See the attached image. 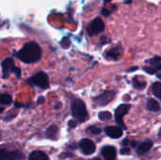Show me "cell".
<instances>
[{
    "label": "cell",
    "mask_w": 161,
    "mask_h": 160,
    "mask_svg": "<svg viewBox=\"0 0 161 160\" xmlns=\"http://www.w3.org/2000/svg\"><path fill=\"white\" fill-rule=\"evenodd\" d=\"M130 153V149L129 148H123L122 150H121V154L122 155H127V154H129Z\"/></svg>",
    "instance_id": "cell-23"
},
{
    "label": "cell",
    "mask_w": 161,
    "mask_h": 160,
    "mask_svg": "<svg viewBox=\"0 0 161 160\" xmlns=\"http://www.w3.org/2000/svg\"><path fill=\"white\" fill-rule=\"evenodd\" d=\"M104 29H105V24L101 18H95L90 24V25L88 27V31L91 36L97 35V34L101 33L102 31H104Z\"/></svg>",
    "instance_id": "cell-7"
},
{
    "label": "cell",
    "mask_w": 161,
    "mask_h": 160,
    "mask_svg": "<svg viewBox=\"0 0 161 160\" xmlns=\"http://www.w3.org/2000/svg\"><path fill=\"white\" fill-rule=\"evenodd\" d=\"M122 56V49L119 48V47H116V48H113L109 51L107 52L106 54V57L109 59H112V60H117L121 58Z\"/></svg>",
    "instance_id": "cell-13"
},
{
    "label": "cell",
    "mask_w": 161,
    "mask_h": 160,
    "mask_svg": "<svg viewBox=\"0 0 161 160\" xmlns=\"http://www.w3.org/2000/svg\"><path fill=\"white\" fill-rule=\"evenodd\" d=\"M146 62H147L148 64H150V65H155V64L160 63L161 58L160 57H155V58H151V59H148Z\"/></svg>",
    "instance_id": "cell-21"
},
{
    "label": "cell",
    "mask_w": 161,
    "mask_h": 160,
    "mask_svg": "<svg viewBox=\"0 0 161 160\" xmlns=\"http://www.w3.org/2000/svg\"><path fill=\"white\" fill-rule=\"evenodd\" d=\"M101 153L105 160H116V149L113 146L103 147Z\"/></svg>",
    "instance_id": "cell-11"
},
{
    "label": "cell",
    "mask_w": 161,
    "mask_h": 160,
    "mask_svg": "<svg viewBox=\"0 0 161 160\" xmlns=\"http://www.w3.org/2000/svg\"><path fill=\"white\" fill-rule=\"evenodd\" d=\"M105 132L111 139H119L123 136V130L118 126H108L105 128Z\"/></svg>",
    "instance_id": "cell-10"
},
{
    "label": "cell",
    "mask_w": 161,
    "mask_h": 160,
    "mask_svg": "<svg viewBox=\"0 0 161 160\" xmlns=\"http://www.w3.org/2000/svg\"><path fill=\"white\" fill-rule=\"evenodd\" d=\"M43 102V98L42 97V98H40V100L38 101V104H41V103H42Z\"/></svg>",
    "instance_id": "cell-27"
},
{
    "label": "cell",
    "mask_w": 161,
    "mask_h": 160,
    "mask_svg": "<svg viewBox=\"0 0 161 160\" xmlns=\"http://www.w3.org/2000/svg\"><path fill=\"white\" fill-rule=\"evenodd\" d=\"M79 146L85 155H92L95 152V144L89 139H83L79 142Z\"/></svg>",
    "instance_id": "cell-9"
},
{
    "label": "cell",
    "mask_w": 161,
    "mask_h": 160,
    "mask_svg": "<svg viewBox=\"0 0 161 160\" xmlns=\"http://www.w3.org/2000/svg\"><path fill=\"white\" fill-rule=\"evenodd\" d=\"M15 71L16 67L14 65V61L12 58H6L2 62V73L4 78L8 76L11 73H15Z\"/></svg>",
    "instance_id": "cell-8"
},
{
    "label": "cell",
    "mask_w": 161,
    "mask_h": 160,
    "mask_svg": "<svg viewBox=\"0 0 161 160\" xmlns=\"http://www.w3.org/2000/svg\"><path fill=\"white\" fill-rule=\"evenodd\" d=\"M133 85H134V87H135L136 89H138V90H142V89H144L145 86H146L145 82L139 80L137 77H135V78L133 79Z\"/></svg>",
    "instance_id": "cell-19"
},
{
    "label": "cell",
    "mask_w": 161,
    "mask_h": 160,
    "mask_svg": "<svg viewBox=\"0 0 161 160\" xmlns=\"http://www.w3.org/2000/svg\"><path fill=\"white\" fill-rule=\"evenodd\" d=\"M152 146H153V142L151 141H144V142H142V143L138 145L137 153L139 155H143V154L147 153L148 151H150Z\"/></svg>",
    "instance_id": "cell-12"
},
{
    "label": "cell",
    "mask_w": 161,
    "mask_h": 160,
    "mask_svg": "<svg viewBox=\"0 0 161 160\" xmlns=\"http://www.w3.org/2000/svg\"><path fill=\"white\" fill-rule=\"evenodd\" d=\"M98 117L101 121H107L111 118V113L108 111H102L98 114Z\"/></svg>",
    "instance_id": "cell-20"
},
{
    "label": "cell",
    "mask_w": 161,
    "mask_h": 160,
    "mask_svg": "<svg viewBox=\"0 0 161 160\" xmlns=\"http://www.w3.org/2000/svg\"><path fill=\"white\" fill-rule=\"evenodd\" d=\"M146 107H147V109L150 110V111H152V112H157V111H159L160 110V105H159V103L156 99H153V98H150V99L147 100Z\"/></svg>",
    "instance_id": "cell-14"
},
{
    "label": "cell",
    "mask_w": 161,
    "mask_h": 160,
    "mask_svg": "<svg viewBox=\"0 0 161 160\" xmlns=\"http://www.w3.org/2000/svg\"><path fill=\"white\" fill-rule=\"evenodd\" d=\"M17 57L25 63H34L40 60L42 57V49L40 45L34 41L25 43L17 53Z\"/></svg>",
    "instance_id": "cell-1"
},
{
    "label": "cell",
    "mask_w": 161,
    "mask_h": 160,
    "mask_svg": "<svg viewBox=\"0 0 161 160\" xmlns=\"http://www.w3.org/2000/svg\"><path fill=\"white\" fill-rule=\"evenodd\" d=\"M158 136H159V137H161V128L159 129V132H158Z\"/></svg>",
    "instance_id": "cell-28"
},
{
    "label": "cell",
    "mask_w": 161,
    "mask_h": 160,
    "mask_svg": "<svg viewBox=\"0 0 161 160\" xmlns=\"http://www.w3.org/2000/svg\"><path fill=\"white\" fill-rule=\"evenodd\" d=\"M24 155L21 151H8L3 147H0V160H21Z\"/></svg>",
    "instance_id": "cell-5"
},
{
    "label": "cell",
    "mask_w": 161,
    "mask_h": 160,
    "mask_svg": "<svg viewBox=\"0 0 161 160\" xmlns=\"http://www.w3.org/2000/svg\"><path fill=\"white\" fill-rule=\"evenodd\" d=\"M91 160H100L99 158H94V159H91Z\"/></svg>",
    "instance_id": "cell-30"
},
{
    "label": "cell",
    "mask_w": 161,
    "mask_h": 160,
    "mask_svg": "<svg viewBox=\"0 0 161 160\" xmlns=\"http://www.w3.org/2000/svg\"><path fill=\"white\" fill-rule=\"evenodd\" d=\"M46 137L50 140H57L58 137V127L57 125H51L45 133Z\"/></svg>",
    "instance_id": "cell-16"
},
{
    "label": "cell",
    "mask_w": 161,
    "mask_h": 160,
    "mask_svg": "<svg viewBox=\"0 0 161 160\" xmlns=\"http://www.w3.org/2000/svg\"><path fill=\"white\" fill-rule=\"evenodd\" d=\"M29 160H49L48 156L42 151H34L29 155Z\"/></svg>",
    "instance_id": "cell-15"
},
{
    "label": "cell",
    "mask_w": 161,
    "mask_h": 160,
    "mask_svg": "<svg viewBox=\"0 0 161 160\" xmlns=\"http://www.w3.org/2000/svg\"><path fill=\"white\" fill-rule=\"evenodd\" d=\"M91 133H92V134H95V135H98V134H100V132H101V129L100 128H98V127H96V126H94V125H92V126H91V127H89V129H88Z\"/></svg>",
    "instance_id": "cell-22"
},
{
    "label": "cell",
    "mask_w": 161,
    "mask_h": 160,
    "mask_svg": "<svg viewBox=\"0 0 161 160\" xmlns=\"http://www.w3.org/2000/svg\"><path fill=\"white\" fill-rule=\"evenodd\" d=\"M30 82L41 88V89H47L49 87V78H48V75L42 72H40L36 74L33 75V77L30 79Z\"/></svg>",
    "instance_id": "cell-3"
},
{
    "label": "cell",
    "mask_w": 161,
    "mask_h": 160,
    "mask_svg": "<svg viewBox=\"0 0 161 160\" xmlns=\"http://www.w3.org/2000/svg\"><path fill=\"white\" fill-rule=\"evenodd\" d=\"M115 95H116V92L114 91H107L103 92L101 95L97 96L94 99V103L96 106H100V107L106 106L114 99Z\"/></svg>",
    "instance_id": "cell-6"
},
{
    "label": "cell",
    "mask_w": 161,
    "mask_h": 160,
    "mask_svg": "<svg viewBox=\"0 0 161 160\" xmlns=\"http://www.w3.org/2000/svg\"><path fill=\"white\" fill-rule=\"evenodd\" d=\"M153 93L161 101V82H155L152 86Z\"/></svg>",
    "instance_id": "cell-17"
},
{
    "label": "cell",
    "mask_w": 161,
    "mask_h": 160,
    "mask_svg": "<svg viewBox=\"0 0 161 160\" xmlns=\"http://www.w3.org/2000/svg\"><path fill=\"white\" fill-rule=\"evenodd\" d=\"M72 113L75 120L79 123H83L88 119V111L83 101L75 99L72 103Z\"/></svg>",
    "instance_id": "cell-2"
},
{
    "label": "cell",
    "mask_w": 161,
    "mask_h": 160,
    "mask_svg": "<svg viewBox=\"0 0 161 160\" xmlns=\"http://www.w3.org/2000/svg\"><path fill=\"white\" fill-rule=\"evenodd\" d=\"M110 10H107L106 8H104L103 10H102V14L104 15V16H108L109 14H110Z\"/></svg>",
    "instance_id": "cell-24"
},
{
    "label": "cell",
    "mask_w": 161,
    "mask_h": 160,
    "mask_svg": "<svg viewBox=\"0 0 161 160\" xmlns=\"http://www.w3.org/2000/svg\"><path fill=\"white\" fill-rule=\"evenodd\" d=\"M68 124H69L70 127H75V126H76V122L72 120V121H70V122L68 123Z\"/></svg>",
    "instance_id": "cell-25"
},
{
    "label": "cell",
    "mask_w": 161,
    "mask_h": 160,
    "mask_svg": "<svg viewBox=\"0 0 161 160\" xmlns=\"http://www.w3.org/2000/svg\"><path fill=\"white\" fill-rule=\"evenodd\" d=\"M12 101V98L9 94L3 93L0 94V105H9Z\"/></svg>",
    "instance_id": "cell-18"
},
{
    "label": "cell",
    "mask_w": 161,
    "mask_h": 160,
    "mask_svg": "<svg viewBox=\"0 0 161 160\" xmlns=\"http://www.w3.org/2000/svg\"><path fill=\"white\" fill-rule=\"evenodd\" d=\"M131 106L128 105V104H123V105H120L116 110H115V121L116 123L122 127V128H126L124 122H123V118L125 114H127V112L129 111Z\"/></svg>",
    "instance_id": "cell-4"
},
{
    "label": "cell",
    "mask_w": 161,
    "mask_h": 160,
    "mask_svg": "<svg viewBox=\"0 0 161 160\" xmlns=\"http://www.w3.org/2000/svg\"><path fill=\"white\" fill-rule=\"evenodd\" d=\"M157 74V76H158L159 79H161V69L158 71V72H157V74Z\"/></svg>",
    "instance_id": "cell-26"
},
{
    "label": "cell",
    "mask_w": 161,
    "mask_h": 160,
    "mask_svg": "<svg viewBox=\"0 0 161 160\" xmlns=\"http://www.w3.org/2000/svg\"><path fill=\"white\" fill-rule=\"evenodd\" d=\"M3 110H4V108H0V113H1V112H2Z\"/></svg>",
    "instance_id": "cell-29"
}]
</instances>
